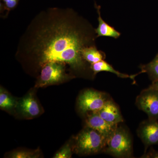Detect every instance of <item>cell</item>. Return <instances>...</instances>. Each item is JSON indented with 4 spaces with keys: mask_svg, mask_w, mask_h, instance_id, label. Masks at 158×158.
Masks as SVG:
<instances>
[{
    "mask_svg": "<svg viewBox=\"0 0 158 158\" xmlns=\"http://www.w3.org/2000/svg\"><path fill=\"white\" fill-rule=\"evenodd\" d=\"M39 15L26 33L22 51L37 58L39 65L50 62L68 64L81 72L87 68L82 56L85 48L95 45V29L71 9L57 8Z\"/></svg>",
    "mask_w": 158,
    "mask_h": 158,
    "instance_id": "1",
    "label": "cell"
},
{
    "mask_svg": "<svg viewBox=\"0 0 158 158\" xmlns=\"http://www.w3.org/2000/svg\"><path fill=\"white\" fill-rule=\"evenodd\" d=\"M107 139L91 128L86 127L75 138L73 151L80 155L88 156L104 152Z\"/></svg>",
    "mask_w": 158,
    "mask_h": 158,
    "instance_id": "2",
    "label": "cell"
},
{
    "mask_svg": "<svg viewBox=\"0 0 158 158\" xmlns=\"http://www.w3.org/2000/svg\"><path fill=\"white\" fill-rule=\"evenodd\" d=\"M133 140L128 130L117 126L107 140L104 152L117 158L133 157Z\"/></svg>",
    "mask_w": 158,
    "mask_h": 158,
    "instance_id": "3",
    "label": "cell"
},
{
    "mask_svg": "<svg viewBox=\"0 0 158 158\" xmlns=\"http://www.w3.org/2000/svg\"><path fill=\"white\" fill-rule=\"evenodd\" d=\"M65 64L57 62H48L44 64L42 67L35 87L42 88L58 85L70 78L65 72Z\"/></svg>",
    "mask_w": 158,
    "mask_h": 158,
    "instance_id": "4",
    "label": "cell"
},
{
    "mask_svg": "<svg viewBox=\"0 0 158 158\" xmlns=\"http://www.w3.org/2000/svg\"><path fill=\"white\" fill-rule=\"evenodd\" d=\"M111 99L107 94L101 91L87 89L79 95L78 107L84 114L98 112Z\"/></svg>",
    "mask_w": 158,
    "mask_h": 158,
    "instance_id": "5",
    "label": "cell"
},
{
    "mask_svg": "<svg viewBox=\"0 0 158 158\" xmlns=\"http://www.w3.org/2000/svg\"><path fill=\"white\" fill-rule=\"evenodd\" d=\"M138 109L146 113L150 119L158 120V90L148 87L141 91L136 99Z\"/></svg>",
    "mask_w": 158,
    "mask_h": 158,
    "instance_id": "6",
    "label": "cell"
},
{
    "mask_svg": "<svg viewBox=\"0 0 158 158\" xmlns=\"http://www.w3.org/2000/svg\"><path fill=\"white\" fill-rule=\"evenodd\" d=\"M137 134L143 142L145 150L148 148L158 144V120L150 119L139 125Z\"/></svg>",
    "mask_w": 158,
    "mask_h": 158,
    "instance_id": "7",
    "label": "cell"
},
{
    "mask_svg": "<svg viewBox=\"0 0 158 158\" xmlns=\"http://www.w3.org/2000/svg\"><path fill=\"white\" fill-rule=\"evenodd\" d=\"M16 109L23 117L29 118L37 117L42 111L35 94L32 91L18 101Z\"/></svg>",
    "mask_w": 158,
    "mask_h": 158,
    "instance_id": "8",
    "label": "cell"
},
{
    "mask_svg": "<svg viewBox=\"0 0 158 158\" xmlns=\"http://www.w3.org/2000/svg\"><path fill=\"white\" fill-rule=\"evenodd\" d=\"M86 127L95 130L102 135L107 140L118 124L109 123L99 115L98 112L87 114L85 120Z\"/></svg>",
    "mask_w": 158,
    "mask_h": 158,
    "instance_id": "9",
    "label": "cell"
},
{
    "mask_svg": "<svg viewBox=\"0 0 158 158\" xmlns=\"http://www.w3.org/2000/svg\"><path fill=\"white\" fill-rule=\"evenodd\" d=\"M98 113L106 121L111 124H118L123 122L119 108L111 99Z\"/></svg>",
    "mask_w": 158,
    "mask_h": 158,
    "instance_id": "10",
    "label": "cell"
},
{
    "mask_svg": "<svg viewBox=\"0 0 158 158\" xmlns=\"http://www.w3.org/2000/svg\"><path fill=\"white\" fill-rule=\"evenodd\" d=\"M96 8L98 15V26L95 29L97 37H110L115 39L118 38L120 37V33L102 19L101 15L100 7L96 6Z\"/></svg>",
    "mask_w": 158,
    "mask_h": 158,
    "instance_id": "11",
    "label": "cell"
},
{
    "mask_svg": "<svg viewBox=\"0 0 158 158\" xmlns=\"http://www.w3.org/2000/svg\"><path fill=\"white\" fill-rule=\"evenodd\" d=\"M90 69L93 71V75L94 76L101 72H107L115 74L118 77L122 78H130L134 81H135V77L136 76L138 75V74L136 75H129L127 74L121 73L118 71L116 70L112 65L107 62H105L104 60H102L96 63L91 64Z\"/></svg>",
    "mask_w": 158,
    "mask_h": 158,
    "instance_id": "12",
    "label": "cell"
},
{
    "mask_svg": "<svg viewBox=\"0 0 158 158\" xmlns=\"http://www.w3.org/2000/svg\"><path fill=\"white\" fill-rule=\"evenodd\" d=\"M82 56L86 62L94 64L106 59V54L101 51L98 50L95 46L85 48L82 50Z\"/></svg>",
    "mask_w": 158,
    "mask_h": 158,
    "instance_id": "13",
    "label": "cell"
},
{
    "mask_svg": "<svg viewBox=\"0 0 158 158\" xmlns=\"http://www.w3.org/2000/svg\"><path fill=\"white\" fill-rule=\"evenodd\" d=\"M141 71L138 74L146 73L152 83L158 81V53L151 62L140 66Z\"/></svg>",
    "mask_w": 158,
    "mask_h": 158,
    "instance_id": "14",
    "label": "cell"
},
{
    "mask_svg": "<svg viewBox=\"0 0 158 158\" xmlns=\"http://www.w3.org/2000/svg\"><path fill=\"white\" fill-rule=\"evenodd\" d=\"M1 88L0 91V108L6 111H11L16 109L18 101H16L6 90Z\"/></svg>",
    "mask_w": 158,
    "mask_h": 158,
    "instance_id": "15",
    "label": "cell"
},
{
    "mask_svg": "<svg viewBox=\"0 0 158 158\" xmlns=\"http://www.w3.org/2000/svg\"><path fill=\"white\" fill-rule=\"evenodd\" d=\"M40 156V154L38 150L34 151L20 150L13 152L8 156L12 158H36L39 157Z\"/></svg>",
    "mask_w": 158,
    "mask_h": 158,
    "instance_id": "16",
    "label": "cell"
},
{
    "mask_svg": "<svg viewBox=\"0 0 158 158\" xmlns=\"http://www.w3.org/2000/svg\"><path fill=\"white\" fill-rule=\"evenodd\" d=\"M72 147L69 142L66 143L54 155V158H70L72 156Z\"/></svg>",
    "mask_w": 158,
    "mask_h": 158,
    "instance_id": "17",
    "label": "cell"
},
{
    "mask_svg": "<svg viewBox=\"0 0 158 158\" xmlns=\"http://www.w3.org/2000/svg\"><path fill=\"white\" fill-rule=\"evenodd\" d=\"M4 3L5 7L8 10L14 9L17 6L19 0H2Z\"/></svg>",
    "mask_w": 158,
    "mask_h": 158,
    "instance_id": "18",
    "label": "cell"
},
{
    "mask_svg": "<svg viewBox=\"0 0 158 158\" xmlns=\"http://www.w3.org/2000/svg\"><path fill=\"white\" fill-rule=\"evenodd\" d=\"M142 158H158V152L153 151L151 152L148 153L144 154V155L142 156Z\"/></svg>",
    "mask_w": 158,
    "mask_h": 158,
    "instance_id": "19",
    "label": "cell"
},
{
    "mask_svg": "<svg viewBox=\"0 0 158 158\" xmlns=\"http://www.w3.org/2000/svg\"><path fill=\"white\" fill-rule=\"evenodd\" d=\"M149 88H154V89H158V81L154 83H152V85H150Z\"/></svg>",
    "mask_w": 158,
    "mask_h": 158,
    "instance_id": "20",
    "label": "cell"
}]
</instances>
